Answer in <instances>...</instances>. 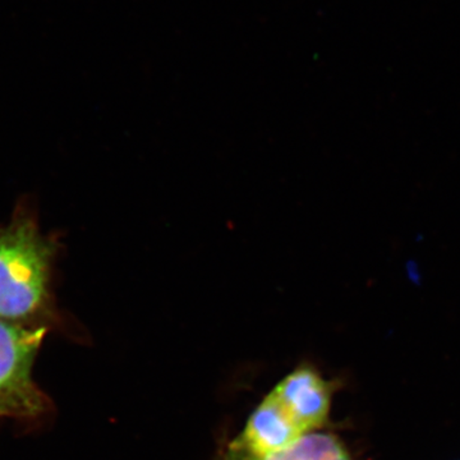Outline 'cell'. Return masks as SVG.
I'll return each instance as SVG.
<instances>
[{
	"instance_id": "obj_1",
	"label": "cell",
	"mask_w": 460,
	"mask_h": 460,
	"mask_svg": "<svg viewBox=\"0 0 460 460\" xmlns=\"http://www.w3.org/2000/svg\"><path fill=\"white\" fill-rule=\"evenodd\" d=\"M56 253L29 211L20 208L0 226V319L35 325L50 313Z\"/></svg>"
},
{
	"instance_id": "obj_2",
	"label": "cell",
	"mask_w": 460,
	"mask_h": 460,
	"mask_svg": "<svg viewBox=\"0 0 460 460\" xmlns=\"http://www.w3.org/2000/svg\"><path fill=\"white\" fill-rule=\"evenodd\" d=\"M47 332L45 326L0 319V417L33 419L49 408L32 377Z\"/></svg>"
},
{
	"instance_id": "obj_3",
	"label": "cell",
	"mask_w": 460,
	"mask_h": 460,
	"mask_svg": "<svg viewBox=\"0 0 460 460\" xmlns=\"http://www.w3.org/2000/svg\"><path fill=\"white\" fill-rule=\"evenodd\" d=\"M332 392V384L310 363L290 371L271 390L304 434L325 428Z\"/></svg>"
},
{
	"instance_id": "obj_4",
	"label": "cell",
	"mask_w": 460,
	"mask_h": 460,
	"mask_svg": "<svg viewBox=\"0 0 460 460\" xmlns=\"http://www.w3.org/2000/svg\"><path fill=\"white\" fill-rule=\"evenodd\" d=\"M304 434L277 396L269 393L248 417L246 425L228 449L246 456H261L281 452Z\"/></svg>"
},
{
	"instance_id": "obj_5",
	"label": "cell",
	"mask_w": 460,
	"mask_h": 460,
	"mask_svg": "<svg viewBox=\"0 0 460 460\" xmlns=\"http://www.w3.org/2000/svg\"><path fill=\"white\" fill-rule=\"evenodd\" d=\"M262 460H352L343 443L329 432L314 431L281 452L261 456Z\"/></svg>"
},
{
	"instance_id": "obj_6",
	"label": "cell",
	"mask_w": 460,
	"mask_h": 460,
	"mask_svg": "<svg viewBox=\"0 0 460 460\" xmlns=\"http://www.w3.org/2000/svg\"><path fill=\"white\" fill-rule=\"evenodd\" d=\"M217 460H262L261 458H257V456H246V454L233 452V450L226 449V452H224L222 456H219Z\"/></svg>"
}]
</instances>
